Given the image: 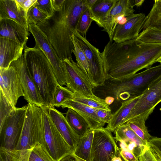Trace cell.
Returning a JSON list of instances; mask_svg holds the SVG:
<instances>
[{"label": "cell", "mask_w": 161, "mask_h": 161, "mask_svg": "<svg viewBox=\"0 0 161 161\" xmlns=\"http://www.w3.org/2000/svg\"><path fill=\"white\" fill-rule=\"evenodd\" d=\"M95 111L101 121L103 124H108L112 116L111 110L95 108Z\"/></svg>", "instance_id": "f35d334b"}, {"label": "cell", "mask_w": 161, "mask_h": 161, "mask_svg": "<svg viewBox=\"0 0 161 161\" xmlns=\"http://www.w3.org/2000/svg\"><path fill=\"white\" fill-rule=\"evenodd\" d=\"M127 20L124 24H117L112 35L113 41L121 43L136 38L145 21L143 13L134 14L126 17Z\"/></svg>", "instance_id": "5bb4252c"}, {"label": "cell", "mask_w": 161, "mask_h": 161, "mask_svg": "<svg viewBox=\"0 0 161 161\" xmlns=\"http://www.w3.org/2000/svg\"><path fill=\"white\" fill-rule=\"evenodd\" d=\"M28 161H55L45 145L38 143L32 149Z\"/></svg>", "instance_id": "4dcf8cb0"}, {"label": "cell", "mask_w": 161, "mask_h": 161, "mask_svg": "<svg viewBox=\"0 0 161 161\" xmlns=\"http://www.w3.org/2000/svg\"><path fill=\"white\" fill-rule=\"evenodd\" d=\"M10 66L15 70L24 91V98L28 103L42 107L44 103L25 61L23 54Z\"/></svg>", "instance_id": "8fae6325"}, {"label": "cell", "mask_w": 161, "mask_h": 161, "mask_svg": "<svg viewBox=\"0 0 161 161\" xmlns=\"http://www.w3.org/2000/svg\"><path fill=\"white\" fill-rule=\"evenodd\" d=\"M49 114L57 129L74 152L80 137L75 133L65 116L54 107L47 108Z\"/></svg>", "instance_id": "2e32d148"}, {"label": "cell", "mask_w": 161, "mask_h": 161, "mask_svg": "<svg viewBox=\"0 0 161 161\" xmlns=\"http://www.w3.org/2000/svg\"><path fill=\"white\" fill-rule=\"evenodd\" d=\"M147 145L157 161H161V138L152 137Z\"/></svg>", "instance_id": "74e56055"}, {"label": "cell", "mask_w": 161, "mask_h": 161, "mask_svg": "<svg viewBox=\"0 0 161 161\" xmlns=\"http://www.w3.org/2000/svg\"><path fill=\"white\" fill-rule=\"evenodd\" d=\"M122 159L119 151L118 154L113 158L112 161H124Z\"/></svg>", "instance_id": "c3c4849f"}, {"label": "cell", "mask_w": 161, "mask_h": 161, "mask_svg": "<svg viewBox=\"0 0 161 161\" xmlns=\"http://www.w3.org/2000/svg\"><path fill=\"white\" fill-rule=\"evenodd\" d=\"M145 122L140 118H136L126 123L137 136L148 143L153 136L149 133Z\"/></svg>", "instance_id": "83f0119b"}, {"label": "cell", "mask_w": 161, "mask_h": 161, "mask_svg": "<svg viewBox=\"0 0 161 161\" xmlns=\"http://www.w3.org/2000/svg\"><path fill=\"white\" fill-rule=\"evenodd\" d=\"M160 110H161V108L160 109Z\"/></svg>", "instance_id": "816d5d0a"}, {"label": "cell", "mask_w": 161, "mask_h": 161, "mask_svg": "<svg viewBox=\"0 0 161 161\" xmlns=\"http://www.w3.org/2000/svg\"><path fill=\"white\" fill-rule=\"evenodd\" d=\"M30 35L28 29L11 19H0V37L9 39L24 46Z\"/></svg>", "instance_id": "e0dca14e"}, {"label": "cell", "mask_w": 161, "mask_h": 161, "mask_svg": "<svg viewBox=\"0 0 161 161\" xmlns=\"http://www.w3.org/2000/svg\"><path fill=\"white\" fill-rule=\"evenodd\" d=\"M72 32L86 58L89 69L88 77L93 88L103 86L108 80L101 52L98 49L91 44L86 37L83 36L75 30Z\"/></svg>", "instance_id": "8992f818"}, {"label": "cell", "mask_w": 161, "mask_h": 161, "mask_svg": "<svg viewBox=\"0 0 161 161\" xmlns=\"http://www.w3.org/2000/svg\"><path fill=\"white\" fill-rule=\"evenodd\" d=\"M0 161H3L1 158H0Z\"/></svg>", "instance_id": "f907efd6"}, {"label": "cell", "mask_w": 161, "mask_h": 161, "mask_svg": "<svg viewBox=\"0 0 161 161\" xmlns=\"http://www.w3.org/2000/svg\"><path fill=\"white\" fill-rule=\"evenodd\" d=\"M138 159L139 161H157L148 147L145 151Z\"/></svg>", "instance_id": "b9f144b4"}, {"label": "cell", "mask_w": 161, "mask_h": 161, "mask_svg": "<svg viewBox=\"0 0 161 161\" xmlns=\"http://www.w3.org/2000/svg\"><path fill=\"white\" fill-rule=\"evenodd\" d=\"M24 47V45L15 41L0 37V69L8 68L22 55Z\"/></svg>", "instance_id": "ac0fdd59"}, {"label": "cell", "mask_w": 161, "mask_h": 161, "mask_svg": "<svg viewBox=\"0 0 161 161\" xmlns=\"http://www.w3.org/2000/svg\"><path fill=\"white\" fill-rule=\"evenodd\" d=\"M120 155L124 161H139L135 155L131 152L119 147Z\"/></svg>", "instance_id": "ab89813d"}, {"label": "cell", "mask_w": 161, "mask_h": 161, "mask_svg": "<svg viewBox=\"0 0 161 161\" xmlns=\"http://www.w3.org/2000/svg\"><path fill=\"white\" fill-rule=\"evenodd\" d=\"M134 0H117L105 23L103 31L108 34L110 41H113L112 35L121 17H127L134 14Z\"/></svg>", "instance_id": "9a60e30c"}, {"label": "cell", "mask_w": 161, "mask_h": 161, "mask_svg": "<svg viewBox=\"0 0 161 161\" xmlns=\"http://www.w3.org/2000/svg\"><path fill=\"white\" fill-rule=\"evenodd\" d=\"M144 1V0H135L134 1V6H136L137 7H140L142 5Z\"/></svg>", "instance_id": "7dc6e473"}, {"label": "cell", "mask_w": 161, "mask_h": 161, "mask_svg": "<svg viewBox=\"0 0 161 161\" xmlns=\"http://www.w3.org/2000/svg\"><path fill=\"white\" fill-rule=\"evenodd\" d=\"M148 28L161 29V0H155L142 27L144 30Z\"/></svg>", "instance_id": "484cf974"}, {"label": "cell", "mask_w": 161, "mask_h": 161, "mask_svg": "<svg viewBox=\"0 0 161 161\" xmlns=\"http://www.w3.org/2000/svg\"><path fill=\"white\" fill-rule=\"evenodd\" d=\"M94 129L90 128L87 133L80 137L73 153L79 157L90 161Z\"/></svg>", "instance_id": "cb8c5ba5"}, {"label": "cell", "mask_w": 161, "mask_h": 161, "mask_svg": "<svg viewBox=\"0 0 161 161\" xmlns=\"http://www.w3.org/2000/svg\"><path fill=\"white\" fill-rule=\"evenodd\" d=\"M41 108L45 146L55 161H60L72 153V150L56 128L47 107L43 106Z\"/></svg>", "instance_id": "5b68a950"}, {"label": "cell", "mask_w": 161, "mask_h": 161, "mask_svg": "<svg viewBox=\"0 0 161 161\" xmlns=\"http://www.w3.org/2000/svg\"><path fill=\"white\" fill-rule=\"evenodd\" d=\"M157 62H158L160 63H161V55L159 58L157 60Z\"/></svg>", "instance_id": "681fc988"}, {"label": "cell", "mask_w": 161, "mask_h": 161, "mask_svg": "<svg viewBox=\"0 0 161 161\" xmlns=\"http://www.w3.org/2000/svg\"><path fill=\"white\" fill-rule=\"evenodd\" d=\"M65 0H51L53 8L55 11H59L62 8Z\"/></svg>", "instance_id": "ee69618b"}, {"label": "cell", "mask_w": 161, "mask_h": 161, "mask_svg": "<svg viewBox=\"0 0 161 161\" xmlns=\"http://www.w3.org/2000/svg\"><path fill=\"white\" fill-rule=\"evenodd\" d=\"M24 58L37 88L43 100L44 106L53 107L56 89L59 85L52 65L40 49L24 46Z\"/></svg>", "instance_id": "3957f363"}, {"label": "cell", "mask_w": 161, "mask_h": 161, "mask_svg": "<svg viewBox=\"0 0 161 161\" xmlns=\"http://www.w3.org/2000/svg\"><path fill=\"white\" fill-rule=\"evenodd\" d=\"M66 86L73 93L93 96L94 89L88 76L79 67L72 58L64 59Z\"/></svg>", "instance_id": "7c38bea8"}, {"label": "cell", "mask_w": 161, "mask_h": 161, "mask_svg": "<svg viewBox=\"0 0 161 161\" xmlns=\"http://www.w3.org/2000/svg\"><path fill=\"white\" fill-rule=\"evenodd\" d=\"M0 91L13 109L17 101L24 96L23 88L17 74L12 66L7 69H0Z\"/></svg>", "instance_id": "4fadbf2b"}, {"label": "cell", "mask_w": 161, "mask_h": 161, "mask_svg": "<svg viewBox=\"0 0 161 161\" xmlns=\"http://www.w3.org/2000/svg\"><path fill=\"white\" fill-rule=\"evenodd\" d=\"M114 133V138L117 141L124 140L132 141L145 150L148 148V143L137 136L126 123L118 127Z\"/></svg>", "instance_id": "d4e9b609"}, {"label": "cell", "mask_w": 161, "mask_h": 161, "mask_svg": "<svg viewBox=\"0 0 161 161\" xmlns=\"http://www.w3.org/2000/svg\"><path fill=\"white\" fill-rule=\"evenodd\" d=\"M92 21L91 18L90 10L86 8L78 19L76 30L83 36L86 37L87 32Z\"/></svg>", "instance_id": "d6a6232c"}, {"label": "cell", "mask_w": 161, "mask_h": 161, "mask_svg": "<svg viewBox=\"0 0 161 161\" xmlns=\"http://www.w3.org/2000/svg\"><path fill=\"white\" fill-rule=\"evenodd\" d=\"M73 92L67 87L59 84L56 87L53 101V107H59L66 101L72 99Z\"/></svg>", "instance_id": "1f68e13d"}, {"label": "cell", "mask_w": 161, "mask_h": 161, "mask_svg": "<svg viewBox=\"0 0 161 161\" xmlns=\"http://www.w3.org/2000/svg\"><path fill=\"white\" fill-rule=\"evenodd\" d=\"M0 158L3 161H28L29 157L20 154L15 149L8 150L1 147Z\"/></svg>", "instance_id": "e575fe53"}, {"label": "cell", "mask_w": 161, "mask_h": 161, "mask_svg": "<svg viewBox=\"0 0 161 161\" xmlns=\"http://www.w3.org/2000/svg\"><path fill=\"white\" fill-rule=\"evenodd\" d=\"M101 55L108 80L121 81L151 67L161 55V44L138 42L136 38L121 43L109 41Z\"/></svg>", "instance_id": "6da1fadb"}, {"label": "cell", "mask_w": 161, "mask_h": 161, "mask_svg": "<svg viewBox=\"0 0 161 161\" xmlns=\"http://www.w3.org/2000/svg\"><path fill=\"white\" fill-rule=\"evenodd\" d=\"M118 153L111 132L103 127L94 129L90 161H112Z\"/></svg>", "instance_id": "ba28073f"}, {"label": "cell", "mask_w": 161, "mask_h": 161, "mask_svg": "<svg viewBox=\"0 0 161 161\" xmlns=\"http://www.w3.org/2000/svg\"><path fill=\"white\" fill-rule=\"evenodd\" d=\"M60 161H87L75 155L73 153L69 154L62 159Z\"/></svg>", "instance_id": "7bdbcfd3"}, {"label": "cell", "mask_w": 161, "mask_h": 161, "mask_svg": "<svg viewBox=\"0 0 161 161\" xmlns=\"http://www.w3.org/2000/svg\"><path fill=\"white\" fill-rule=\"evenodd\" d=\"M33 6L45 14L47 16V19L52 17L54 13L51 0H37Z\"/></svg>", "instance_id": "8d00e7d4"}, {"label": "cell", "mask_w": 161, "mask_h": 161, "mask_svg": "<svg viewBox=\"0 0 161 161\" xmlns=\"http://www.w3.org/2000/svg\"><path fill=\"white\" fill-rule=\"evenodd\" d=\"M14 109L2 92L0 91V130L7 118Z\"/></svg>", "instance_id": "836d02e7"}, {"label": "cell", "mask_w": 161, "mask_h": 161, "mask_svg": "<svg viewBox=\"0 0 161 161\" xmlns=\"http://www.w3.org/2000/svg\"><path fill=\"white\" fill-rule=\"evenodd\" d=\"M71 38L74 47L73 53L75 57L76 63L79 67L88 76L89 69L86 55L80 47L75 36L73 34Z\"/></svg>", "instance_id": "f1b7e54d"}, {"label": "cell", "mask_w": 161, "mask_h": 161, "mask_svg": "<svg viewBox=\"0 0 161 161\" xmlns=\"http://www.w3.org/2000/svg\"></svg>", "instance_id": "f5cc1de1"}, {"label": "cell", "mask_w": 161, "mask_h": 161, "mask_svg": "<svg viewBox=\"0 0 161 161\" xmlns=\"http://www.w3.org/2000/svg\"><path fill=\"white\" fill-rule=\"evenodd\" d=\"M28 30L35 41L34 47L39 48L44 53L50 62L59 84L66 86L65 64L58 56L47 36L37 25L29 24Z\"/></svg>", "instance_id": "52a82bcc"}, {"label": "cell", "mask_w": 161, "mask_h": 161, "mask_svg": "<svg viewBox=\"0 0 161 161\" xmlns=\"http://www.w3.org/2000/svg\"><path fill=\"white\" fill-rule=\"evenodd\" d=\"M161 102V75L154 81L143 94L126 119L125 123L136 118L145 121Z\"/></svg>", "instance_id": "30bf717a"}, {"label": "cell", "mask_w": 161, "mask_h": 161, "mask_svg": "<svg viewBox=\"0 0 161 161\" xmlns=\"http://www.w3.org/2000/svg\"><path fill=\"white\" fill-rule=\"evenodd\" d=\"M104 99L106 103L109 106L114 101V98L111 96L106 97Z\"/></svg>", "instance_id": "bcb514c9"}, {"label": "cell", "mask_w": 161, "mask_h": 161, "mask_svg": "<svg viewBox=\"0 0 161 161\" xmlns=\"http://www.w3.org/2000/svg\"><path fill=\"white\" fill-rule=\"evenodd\" d=\"M161 75V63L121 81L108 80L100 92L121 102L142 96L151 84Z\"/></svg>", "instance_id": "277c9868"}, {"label": "cell", "mask_w": 161, "mask_h": 161, "mask_svg": "<svg viewBox=\"0 0 161 161\" xmlns=\"http://www.w3.org/2000/svg\"><path fill=\"white\" fill-rule=\"evenodd\" d=\"M97 1V0H83V2L86 8L91 9Z\"/></svg>", "instance_id": "f6af8a7d"}, {"label": "cell", "mask_w": 161, "mask_h": 161, "mask_svg": "<svg viewBox=\"0 0 161 161\" xmlns=\"http://www.w3.org/2000/svg\"><path fill=\"white\" fill-rule=\"evenodd\" d=\"M28 104L21 108H16L5 120L0 130L2 142L1 147L8 150L15 149L24 123Z\"/></svg>", "instance_id": "9c48e42d"}, {"label": "cell", "mask_w": 161, "mask_h": 161, "mask_svg": "<svg viewBox=\"0 0 161 161\" xmlns=\"http://www.w3.org/2000/svg\"><path fill=\"white\" fill-rule=\"evenodd\" d=\"M117 0H97L90 9L91 18L100 27L103 28L110 12Z\"/></svg>", "instance_id": "7402d4cb"}, {"label": "cell", "mask_w": 161, "mask_h": 161, "mask_svg": "<svg viewBox=\"0 0 161 161\" xmlns=\"http://www.w3.org/2000/svg\"><path fill=\"white\" fill-rule=\"evenodd\" d=\"M65 114L68 122L80 138L85 135L90 128L85 119L74 110L68 108Z\"/></svg>", "instance_id": "603a6c76"}, {"label": "cell", "mask_w": 161, "mask_h": 161, "mask_svg": "<svg viewBox=\"0 0 161 161\" xmlns=\"http://www.w3.org/2000/svg\"><path fill=\"white\" fill-rule=\"evenodd\" d=\"M47 16L34 6L28 11L27 20L28 24L37 25L39 23L47 19Z\"/></svg>", "instance_id": "d590c367"}, {"label": "cell", "mask_w": 161, "mask_h": 161, "mask_svg": "<svg viewBox=\"0 0 161 161\" xmlns=\"http://www.w3.org/2000/svg\"><path fill=\"white\" fill-rule=\"evenodd\" d=\"M86 8L83 0H65L60 10L55 11L52 17L37 24L63 61L72 58V31L76 30L78 19Z\"/></svg>", "instance_id": "7a4b0ae2"}, {"label": "cell", "mask_w": 161, "mask_h": 161, "mask_svg": "<svg viewBox=\"0 0 161 161\" xmlns=\"http://www.w3.org/2000/svg\"><path fill=\"white\" fill-rule=\"evenodd\" d=\"M16 2L23 9L27 16L28 11L34 5L37 0H15Z\"/></svg>", "instance_id": "60d3db41"}, {"label": "cell", "mask_w": 161, "mask_h": 161, "mask_svg": "<svg viewBox=\"0 0 161 161\" xmlns=\"http://www.w3.org/2000/svg\"><path fill=\"white\" fill-rule=\"evenodd\" d=\"M136 40L149 43L161 44V29L148 28L140 33Z\"/></svg>", "instance_id": "f546056e"}, {"label": "cell", "mask_w": 161, "mask_h": 161, "mask_svg": "<svg viewBox=\"0 0 161 161\" xmlns=\"http://www.w3.org/2000/svg\"><path fill=\"white\" fill-rule=\"evenodd\" d=\"M73 100L91 107L106 110H111L109 106L105 99L99 98L95 95L91 96L78 93H73Z\"/></svg>", "instance_id": "4316f807"}, {"label": "cell", "mask_w": 161, "mask_h": 161, "mask_svg": "<svg viewBox=\"0 0 161 161\" xmlns=\"http://www.w3.org/2000/svg\"><path fill=\"white\" fill-rule=\"evenodd\" d=\"M141 96L131 98L121 102L119 108L113 113L112 118L106 128L111 132H114L118 127L125 124Z\"/></svg>", "instance_id": "44dd1931"}, {"label": "cell", "mask_w": 161, "mask_h": 161, "mask_svg": "<svg viewBox=\"0 0 161 161\" xmlns=\"http://www.w3.org/2000/svg\"><path fill=\"white\" fill-rule=\"evenodd\" d=\"M62 108L72 109L81 115L86 121L90 128L93 129L103 127L105 125L100 121L95 109L72 99L64 103L61 106Z\"/></svg>", "instance_id": "ffe728a7"}, {"label": "cell", "mask_w": 161, "mask_h": 161, "mask_svg": "<svg viewBox=\"0 0 161 161\" xmlns=\"http://www.w3.org/2000/svg\"><path fill=\"white\" fill-rule=\"evenodd\" d=\"M11 19L28 29L27 15L15 0H0V19Z\"/></svg>", "instance_id": "d6986e66"}]
</instances>
